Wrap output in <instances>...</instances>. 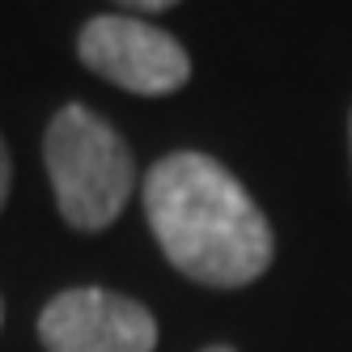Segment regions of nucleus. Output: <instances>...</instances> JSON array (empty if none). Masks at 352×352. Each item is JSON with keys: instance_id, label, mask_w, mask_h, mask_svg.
<instances>
[{"instance_id": "obj_7", "label": "nucleus", "mask_w": 352, "mask_h": 352, "mask_svg": "<svg viewBox=\"0 0 352 352\" xmlns=\"http://www.w3.org/2000/svg\"><path fill=\"white\" fill-rule=\"evenodd\" d=\"M0 322H5V306H0Z\"/></svg>"}, {"instance_id": "obj_3", "label": "nucleus", "mask_w": 352, "mask_h": 352, "mask_svg": "<svg viewBox=\"0 0 352 352\" xmlns=\"http://www.w3.org/2000/svg\"><path fill=\"white\" fill-rule=\"evenodd\" d=\"M77 52L85 68H94L98 77L115 81L119 89L144 94V98L174 94L191 77V60L183 47L166 30L148 26L140 17H128V13L89 17L77 38Z\"/></svg>"}, {"instance_id": "obj_4", "label": "nucleus", "mask_w": 352, "mask_h": 352, "mask_svg": "<svg viewBox=\"0 0 352 352\" xmlns=\"http://www.w3.org/2000/svg\"><path fill=\"white\" fill-rule=\"evenodd\" d=\"M38 340L47 352H153L157 322L111 289H68L38 314Z\"/></svg>"}, {"instance_id": "obj_5", "label": "nucleus", "mask_w": 352, "mask_h": 352, "mask_svg": "<svg viewBox=\"0 0 352 352\" xmlns=\"http://www.w3.org/2000/svg\"><path fill=\"white\" fill-rule=\"evenodd\" d=\"M9 183H13V166H9L5 140H0V208H5V199H9Z\"/></svg>"}, {"instance_id": "obj_1", "label": "nucleus", "mask_w": 352, "mask_h": 352, "mask_svg": "<svg viewBox=\"0 0 352 352\" xmlns=\"http://www.w3.org/2000/svg\"><path fill=\"white\" fill-rule=\"evenodd\" d=\"M144 212L166 259L212 289L250 285L272 263V225L208 153H170L144 179Z\"/></svg>"}, {"instance_id": "obj_2", "label": "nucleus", "mask_w": 352, "mask_h": 352, "mask_svg": "<svg viewBox=\"0 0 352 352\" xmlns=\"http://www.w3.org/2000/svg\"><path fill=\"white\" fill-rule=\"evenodd\" d=\"M60 217L72 230H107L132 199V153L123 136L89 107L68 102L43 140Z\"/></svg>"}, {"instance_id": "obj_6", "label": "nucleus", "mask_w": 352, "mask_h": 352, "mask_svg": "<svg viewBox=\"0 0 352 352\" xmlns=\"http://www.w3.org/2000/svg\"><path fill=\"white\" fill-rule=\"evenodd\" d=\"M204 352H234V348H225V344H217V348H204Z\"/></svg>"}]
</instances>
